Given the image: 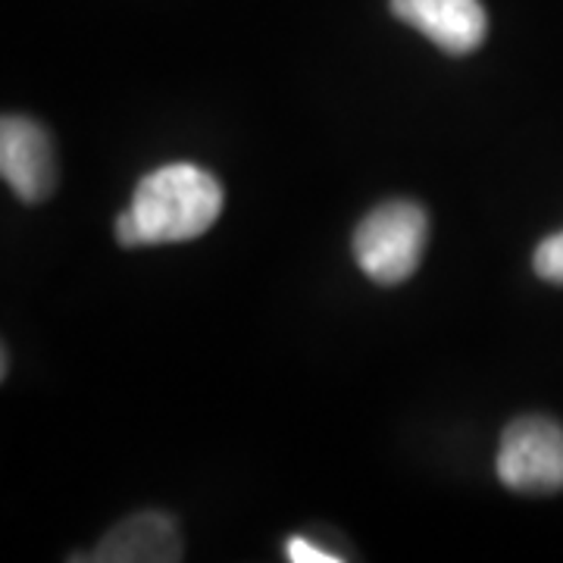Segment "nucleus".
<instances>
[{"mask_svg":"<svg viewBox=\"0 0 563 563\" xmlns=\"http://www.w3.org/2000/svg\"><path fill=\"white\" fill-rule=\"evenodd\" d=\"M129 213L141 247L191 242L220 220L222 185L195 163H166L135 185Z\"/></svg>","mask_w":563,"mask_h":563,"instance_id":"f257e3e1","label":"nucleus"},{"mask_svg":"<svg viewBox=\"0 0 563 563\" xmlns=\"http://www.w3.org/2000/svg\"><path fill=\"white\" fill-rule=\"evenodd\" d=\"M429 242V217L417 201H385L354 232V261L376 285H401L417 273Z\"/></svg>","mask_w":563,"mask_h":563,"instance_id":"f03ea898","label":"nucleus"},{"mask_svg":"<svg viewBox=\"0 0 563 563\" xmlns=\"http://www.w3.org/2000/svg\"><path fill=\"white\" fill-rule=\"evenodd\" d=\"M495 470L517 495L563 492V426L551 417H520L504 429Z\"/></svg>","mask_w":563,"mask_h":563,"instance_id":"7ed1b4c3","label":"nucleus"},{"mask_svg":"<svg viewBox=\"0 0 563 563\" xmlns=\"http://www.w3.org/2000/svg\"><path fill=\"white\" fill-rule=\"evenodd\" d=\"M0 173L22 203L47 201L57 188L54 141L38 120L3 117L0 122Z\"/></svg>","mask_w":563,"mask_h":563,"instance_id":"20e7f679","label":"nucleus"},{"mask_svg":"<svg viewBox=\"0 0 563 563\" xmlns=\"http://www.w3.org/2000/svg\"><path fill=\"white\" fill-rule=\"evenodd\" d=\"M391 13L451 57L479 51L488 35V16L479 0H391Z\"/></svg>","mask_w":563,"mask_h":563,"instance_id":"39448f33","label":"nucleus"},{"mask_svg":"<svg viewBox=\"0 0 563 563\" xmlns=\"http://www.w3.org/2000/svg\"><path fill=\"white\" fill-rule=\"evenodd\" d=\"M91 561L98 563H176L181 561V536L176 523L157 514L144 510L120 526H113L101 544L95 548Z\"/></svg>","mask_w":563,"mask_h":563,"instance_id":"423d86ee","label":"nucleus"},{"mask_svg":"<svg viewBox=\"0 0 563 563\" xmlns=\"http://www.w3.org/2000/svg\"><path fill=\"white\" fill-rule=\"evenodd\" d=\"M532 269L536 276L551 285H563V232H554L548 235L536 254H532Z\"/></svg>","mask_w":563,"mask_h":563,"instance_id":"0eeeda50","label":"nucleus"},{"mask_svg":"<svg viewBox=\"0 0 563 563\" xmlns=\"http://www.w3.org/2000/svg\"><path fill=\"white\" fill-rule=\"evenodd\" d=\"M285 558L291 563H342V554H332V551H322L320 544H313L303 536H291L285 542Z\"/></svg>","mask_w":563,"mask_h":563,"instance_id":"6e6552de","label":"nucleus"},{"mask_svg":"<svg viewBox=\"0 0 563 563\" xmlns=\"http://www.w3.org/2000/svg\"><path fill=\"white\" fill-rule=\"evenodd\" d=\"M113 232H117V242H120L122 247H141V232H139V225H135V220H132V213H129V210L117 217Z\"/></svg>","mask_w":563,"mask_h":563,"instance_id":"1a4fd4ad","label":"nucleus"}]
</instances>
